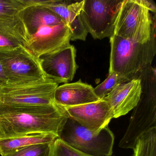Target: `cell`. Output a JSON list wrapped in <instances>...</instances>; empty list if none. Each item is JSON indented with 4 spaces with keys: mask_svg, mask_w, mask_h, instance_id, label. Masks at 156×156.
<instances>
[{
    "mask_svg": "<svg viewBox=\"0 0 156 156\" xmlns=\"http://www.w3.org/2000/svg\"><path fill=\"white\" fill-rule=\"evenodd\" d=\"M68 118L56 104L21 105L0 103V138L36 133H52L60 137Z\"/></svg>",
    "mask_w": 156,
    "mask_h": 156,
    "instance_id": "cell-1",
    "label": "cell"
},
{
    "mask_svg": "<svg viewBox=\"0 0 156 156\" xmlns=\"http://www.w3.org/2000/svg\"><path fill=\"white\" fill-rule=\"evenodd\" d=\"M19 16L25 25L29 39L24 47L37 58L70 45V30L49 9L41 5H31L23 9Z\"/></svg>",
    "mask_w": 156,
    "mask_h": 156,
    "instance_id": "cell-2",
    "label": "cell"
},
{
    "mask_svg": "<svg viewBox=\"0 0 156 156\" xmlns=\"http://www.w3.org/2000/svg\"><path fill=\"white\" fill-rule=\"evenodd\" d=\"M110 44L109 73L130 80L151 65L156 53L155 34L144 44L114 35L110 38Z\"/></svg>",
    "mask_w": 156,
    "mask_h": 156,
    "instance_id": "cell-3",
    "label": "cell"
},
{
    "mask_svg": "<svg viewBox=\"0 0 156 156\" xmlns=\"http://www.w3.org/2000/svg\"><path fill=\"white\" fill-rule=\"evenodd\" d=\"M151 12L156 7L147 0H123L115 23L114 35L144 44L155 34Z\"/></svg>",
    "mask_w": 156,
    "mask_h": 156,
    "instance_id": "cell-4",
    "label": "cell"
},
{
    "mask_svg": "<svg viewBox=\"0 0 156 156\" xmlns=\"http://www.w3.org/2000/svg\"><path fill=\"white\" fill-rule=\"evenodd\" d=\"M75 149L94 156H110L113 154L115 136L108 126L96 134L68 118L60 136Z\"/></svg>",
    "mask_w": 156,
    "mask_h": 156,
    "instance_id": "cell-5",
    "label": "cell"
},
{
    "mask_svg": "<svg viewBox=\"0 0 156 156\" xmlns=\"http://www.w3.org/2000/svg\"><path fill=\"white\" fill-rule=\"evenodd\" d=\"M0 62L8 79V85H23L46 78L39 58L22 45L0 49Z\"/></svg>",
    "mask_w": 156,
    "mask_h": 156,
    "instance_id": "cell-6",
    "label": "cell"
},
{
    "mask_svg": "<svg viewBox=\"0 0 156 156\" xmlns=\"http://www.w3.org/2000/svg\"><path fill=\"white\" fill-rule=\"evenodd\" d=\"M123 0H84L81 12L82 23L95 39L114 35L115 23Z\"/></svg>",
    "mask_w": 156,
    "mask_h": 156,
    "instance_id": "cell-7",
    "label": "cell"
},
{
    "mask_svg": "<svg viewBox=\"0 0 156 156\" xmlns=\"http://www.w3.org/2000/svg\"><path fill=\"white\" fill-rule=\"evenodd\" d=\"M58 84L44 80L20 86L0 88V103L21 105H46L55 104L54 94Z\"/></svg>",
    "mask_w": 156,
    "mask_h": 156,
    "instance_id": "cell-8",
    "label": "cell"
},
{
    "mask_svg": "<svg viewBox=\"0 0 156 156\" xmlns=\"http://www.w3.org/2000/svg\"><path fill=\"white\" fill-rule=\"evenodd\" d=\"M156 128V104L155 95H142L134 108L126 130L120 140L119 147L133 149L140 136Z\"/></svg>",
    "mask_w": 156,
    "mask_h": 156,
    "instance_id": "cell-9",
    "label": "cell"
},
{
    "mask_svg": "<svg viewBox=\"0 0 156 156\" xmlns=\"http://www.w3.org/2000/svg\"><path fill=\"white\" fill-rule=\"evenodd\" d=\"M76 57L75 47L70 44L39 58L46 77L59 84L67 83L73 79L78 68Z\"/></svg>",
    "mask_w": 156,
    "mask_h": 156,
    "instance_id": "cell-10",
    "label": "cell"
},
{
    "mask_svg": "<svg viewBox=\"0 0 156 156\" xmlns=\"http://www.w3.org/2000/svg\"><path fill=\"white\" fill-rule=\"evenodd\" d=\"M68 118L94 133H99L114 118L113 109L104 99L76 106L63 107Z\"/></svg>",
    "mask_w": 156,
    "mask_h": 156,
    "instance_id": "cell-11",
    "label": "cell"
},
{
    "mask_svg": "<svg viewBox=\"0 0 156 156\" xmlns=\"http://www.w3.org/2000/svg\"><path fill=\"white\" fill-rule=\"evenodd\" d=\"M84 0H33V5H41L51 10L62 19L70 30L71 41H85L87 37L81 20V12Z\"/></svg>",
    "mask_w": 156,
    "mask_h": 156,
    "instance_id": "cell-12",
    "label": "cell"
},
{
    "mask_svg": "<svg viewBox=\"0 0 156 156\" xmlns=\"http://www.w3.org/2000/svg\"><path fill=\"white\" fill-rule=\"evenodd\" d=\"M142 93L141 80L134 78L117 87L103 99L112 108L114 118H117L135 108Z\"/></svg>",
    "mask_w": 156,
    "mask_h": 156,
    "instance_id": "cell-13",
    "label": "cell"
},
{
    "mask_svg": "<svg viewBox=\"0 0 156 156\" xmlns=\"http://www.w3.org/2000/svg\"><path fill=\"white\" fill-rule=\"evenodd\" d=\"M100 100L91 85L82 82L64 83L57 87L54 94V102L63 107L76 106Z\"/></svg>",
    "mask_w": 156,
    "mask_h": 156,
    "instance_id": "cell-14",
    "label": "cell"
},
{
    "mask_svg": "<svg viewBox=\"0 0 156 156\" xmlns=\"http://www.w3.org/2000/svg\"><path fill=\"white\" fill-rule=\"evenodd\" d=\"M28 36L25 25L19 17L0 18V49H12L24 46Z\"/></svg>",
    "mask_w": 156,
    "mask_h": 156,
    "instance_id": "cell-15",
    "label": "cell"
},
{
    "mask_svg": "<svg viewBox=\"0 0 156 156\" xmlns=\"http://www.w3.org/2000/svg\"><path fill=\"white\" fill-rule=\"evenodd\" d=\"M59 138L52 133H36L12 137L0 138V155L4 156L23 147L53 143Z\"/></svg>",
    "mask_w": 156,
    "mask_h": 156,
    "instance_id": "cell-16",
    "label": "cell"
},
{
    "mask_svg": "<svg viewBox=\"0 0 156 156\" xmlns=\"http://www.w3.org/2000/svg\"><path fill=\"white\" fill-rule=\"evenodd\" d=\"M133 150V156H156V128L140 136Z\"/></svg>",
    "mask_w": 156,
    "mask_h": 156,
    "instance_id": "cell-17",
    "label": "cell"
},
{
    "mask_svg": "<svg viewBox=\"0 0 156 156\" xmlns=\"http://www.w3.org/2000/svg\"><path fill=\"white\" fill-rule=\"evenodd\" d=\"M130 81L115 73H109L107 78L100 84L94 88L97 96L102 99L110 94L117 87L121 84Z\"/></svg>",
    "mask_w": 156,
    "mask_h": 156,
    "instance_id": "cell-18",
    "label": "cell"
},
{
    "mask_svg": "<svg viewBox=\"0 0 156 156\" xmlns=\"http://www.w3.org/2000/svg\"><path fill=\"white\" fill-rule=\"evenodd\" d=\"M27 7L24 0H0V18L17 17Z\"/></svg>",
    "mask_w": 156,
    "mask_h": 156,
    "instance_id": "cell-19",
    "label": "cell"
},
{
    "mask_svg": "<svg viewBox=\"0 0 156 156\" xmlns=\"http://www.w3.org/2000/svg\"><path fill=\"white\" fill-rule=\"evenodd\" d=\"M52 143L30 145L4 156H49Z\"/></svg>",
    "mask_w": 156,
    "mask_h": 156,
    "instance_id": "cell-20",
    "label": "cell"
},
{
    "mask_svg": "<svg viewBox=\"0 0 156 156\" xmlns=\"http://www.w3.org/2000/svg\"><path fill=\"white\" fill-rule=\"evenodd\" d=\"M49 156H94L83 153L67 145L60 138L51 145ZM110 156H115L112 154Z\"/></svg>",
    "mask_w": 156,
    "mask_h": 156,
    "instance_id": "cell-21",
    "label": "cell"
},
{
    "mask_svg": "<svg viewBox=\"0 0 156 156\" xmlns=\"http://www.w3.org/2000/svg\"><path fill=\"white\" fill-rule=\"evenodd\" d=\"M8 85V80L4 73L3 67L0 62V88L5 87Z\"/></svg>",
    "mask_w": 156,
    "mask_h": 156,
    "instance_id": "cell-22",
    "label": "cell"
}]
</instances>
